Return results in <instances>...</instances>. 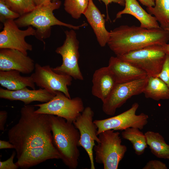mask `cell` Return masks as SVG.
<instances>
[{
	"label": "cell",
	"instance_id": "6da1fadb",
	"mask_svg": "<svg viewBox=\"0 0 169 169\" xmlns=\"http://www.w3.org/2000/svg\"><path fill=\"white\" fill-rule=\"evenodd\" d=\"M35 110L33 105H25L21 109L18 122L8 131L9 141L16 152V163L39 151L55 148L48 115Z\"/></svg>",
	"mask_w": 169,
	"mask_h": 169
},
{
	"label": "cell",
	"instance_id": "7a4b0ae2",
	"mask_svg": "<svg viewBox=\"0 0 169 169\" xmlns=\"http://www.w3.org/2000/svg\"><path fill=\"white\" fill-rule=\"evenodd\" d=\"M107 44L116 55L155 44L162 45L169 41V31L161 27L147 29L122 25L110 32Z\"/></svg>",
	"mask_w": 169,
	"mask_h": 169
},
{
	"label": "cell",
	"instance_id": "3957f363",
	"mask_svg": "<svg viewBox=\"0 0 169 169\" xmlns=\"http://www.w3.org/2000/svg\"><path fill=\"white\" fill-rule=\"evenodd\" d=\"M54 146L63 163L70 169H76L80 155L78 148L80 135L73 123L57 116L48 115Z\"/></svg>",
	"mask_w": 169,
	"mask_h": 169
},
{
	"label": "cell",
	"instance_id": "277c9868",
	"mask_svg": "<svg viewBox=\"0 0 169 169\" xmlns=\"http://www.w3.org/2000/svg\"><path fill=\"white\" fill-rule=\"evenodd\" d=\"M61 5V2L60 1L45 2L36 6L33 11L21 16L14 21L18 27L29 26L35 27L36 33L34 36L44 43V39L50 36L51 28L54 25L64 26L74 30L79 29L81 27L87 26L86 23L74 26L58 20L55 17L53 12L55 10L59 9Z\"/></svg>",
	"mask_w": 169,
	"mask_h": 169
},
{
	"label": "cell",
	"instance_id": "5b68a950",
	"mask_svg": "<svg viewBox=\"0 0 169 169\" xmlns=\"http://www.w3.org/2000/svg\"><path fill=\"white\" fill-rule=\"evenodd\" d=\"M120 133L113 130L104 131L98 135L100 142L94 146L95 160L102 164L104 169H117L120 161L127 151V147L121 144Z\"/></svg>",
	"mask_w": 169,
	"mask_h": 169
},
{
	"label": "cell",
	"instance_id": "8992f818",
	"mask_svg": "<svg viewBox=\"0 0 169 169\" xmlns=\"http://www.w3.org/2000/svg\"><path fill=\"white\" fill-rule=\"evenodd\" d=\"M166 54L162 45L155 44L116 56L144 70L148 76L157 77L161 70Z\"/></svg>",
	"mask_w": 169,
	"mask_h": 169
},
{
	"label": "cell",
	"instance_id": "52a82bcc",
	"mask_svg": "<svg viewBox=\"0 0 169 169\" xmlns=\"http://www.w3.org/2000/svg\"><path fill=\"white\" fill-rule=\"evenodd\" d=\"M33 105L38 107L35 110L37 113L59 116L71 123H73L85 108L81 98L76 97L69 98L59 91H56L55 95L48 102Z\"/></svg>",
	"mask_w": 169,
	"mask_h": 169
},
{
	"label": "cell",
	"instance_id": "ba28073f",
	"mask_svg": "<svg viewBox=\"0 0 169 169\" xmlns=\"http://www.w3.org/2000/svg\"><path fill=\"white\" fill-rule=\"evenodd\" d=\"M74 30L65 31V40L63 45L55 50L62 57V64L52 69L57 73L68 75L75 79L82 80L84 77L78 64L79 42Z\"/></svg>",
	"mask_w": 169,
	"mask_h": 169
},
{
	"label": "cell",
	"instance_id": "9c48e42d",
	"mask_svg": "<svg viewBox=\"0 0 169 169\" xmlns=\"http://www.w3.org/2000/svg\"><path fill=\"white\" fill-rule=\"evenodd\" d=\"M139 106L138 103L135 102L130 108L119 115L104 119L94 120L97 127V135L108 130L123 131L129 127L142 129L147 124L149 117L143 113L136 115Z\"/></svg>",
	"mask_w": 169,
	"mask_h": 169
},
{
	"label": "cell",
	"instance_id": "30bf717a",
	"mask_svg": "<svg viewBox=\"0 0 169 169\" xmlns=\"http://www.w3.org/2000/svg\"><path fill=\"white\" fill-rule=\"evenodd\" d=\"M148 76L146 78L117 84L105 100L102 109L108 115H114L120 108L132 96L143 93L147 84Z\"/></svg>",
	"mask_w": 169,
	"mask_h": 169
},
{
	"label": "cell",
	"instance_id": "8fae6325",
	"mask_svg": "<svg viewBox=\"0 0 169 169\" xmlns=\"http://www.w3.org/2000/svg\"><path fill=\"white\" fill-rule=\"evenodd\" d=\"M94 116L93 110L87 106L73 122L80 133L79 146L82 147L87 153L91 169H95L93 151L95 141L97 143L100 142L97 134V127L93 120Z\"/></svg>",
	"mask_w": 169,
	"mask_h": 169
},
{
	"label": "cell",
	"instance_id": "7c38bea8",
	"mask_svg": "<svg viewBox=\"0 0 169 169\" xmlns=\"http://www.w3.org/2000/svg\"><path fill=\"white\" fill-rule=\"evenodd\" d=\"M31 76L37 86L53 92L60 91L71 98L68 88L72 84L70 76L55 72L49 65L41 66L36 63L34 72Z\"/></svg>",
	"mask_w": 169,
	"mask_h": 169
},
{
	"label": "cell",
	"instance_id": "4fadbf2b",
	"mask_svg": "<svg viewBox=\"0 0 169 169\" xmlns=\"http://www.w3.org/2000/svg\"><path fill=\"white\" fill-rule=\"evenodd\" d=\"M3 23V30L0 33V49L17 50L27 55L28 51H32L33 47L25 41V38L35 36L36 30L31 26L26 30H20L14 20H8Z\"/></svg>",
	"mask_w": 169,
	"mask_h": 169
},
{
	"label": "cell",
	"instance_id": "5bb4252c",
	"mask_svg": "<svg viewBox=\"0 0 169 169\" xmlns=\"http://www.w3.org/2000/svg\"><path fill=\"white\" fill-rule=\"evenodd\" d=\"M33 60L21 52L9 49H0V71L15 70L24 74L35 69Z\"/></svg>",
	"mask_w": 169,
	"mask_h": 169
},
{
	"label": "cell",
	"instance_id": "9a60e30c",
	"mask_svg": "<svg viewBox=\"0 0 169 169\" xmlns=\"http://www.w3.org/2000/svg\"><path fill=\"white\" fill-rule=\"evenodd\" d=\"M55 92L45 89L29 90L26 87L19 90L13 91L0 88V98L10 100H20L25 105H28L33 101L43 103L50 100L56 95Z\"/></svg>",
	"mask_w": 169,
	"mask_h": 169
},
{
	"label": "cell",
	"instance_id": "2e32d148",
	"mask_svg": "<svg viewBox=\"0 0 169 169\" xmlns=\"http://www.w3.org/2000/svg\"><path fill=\"white\" fill-rule=\"evenodd\" d=\"M108 66L113 74L117 84L144 79L148 76L144 70L117 56L110 57Z\"/></svg>",
	"mask_w": 169,
	"mask_h": 169
},
{
	"label": "cell",
	"instance_id": "e0dca14e",
	"mask_svg": "<svg viewBox=\"0 0 169 169\" xmlns=\"http://www.w3.org/2000/svg\"><path fill=\"white\" fill-rule=\"evenodd\" d=\"M91 93L103 102L117 84L115 76L109 67L96 70L92 78Z\"/></svg>",
	"mask_w": 169,
	"mask_h": 169
},
{
	"label": "cell",
	"instance_id": "ac0fdd59",
	"mask_svg": "<svg viewBox=\"0 0 169 169\" xmlns=\"http://www.w3.org/2000/svg\"><path fill=\"white\" fill-rule=\"evenodd\" d=\"M89 0L87 8L83 14L93 29L99 44L104 47L109 40L110 32L105 28L104 15L101 14L93 0Z\"/></svg>",
	"mask_w": 169,
	"mask_h": 169
},
{
	"label": "cell",
	"instance_id": "d6986e66",
	"mask_svg": "<svg viewBox=\"0 0 169 169\" xmlns=\"http://www.w3.org/2000/svg\"><path fill=\"white\" fill-rule=\"evenodd\" d=\"M125 8L116 14L115 20L124 14L131 15L140 23V26L147 29L158 28L159 26L156 18L146 12L136 0H125Z\"/></svg>",
	"mask_w": 169,
	"mask_h": 169
},
{
	"label": "cell",
	"instance_id": "ffe728a7",
	"mask_svg": "<svg viewBox=\"0 0 169 169\" xmlns=\"http://www.w3.org/2000/svg\"><path fill=\"white\" fill-rule=\"evenodd\" d=\"M15 70L0 71V84L10 90H17L29 87L35 89V84L31 77L23 76Z\"/></svg>",
	"mask_w": 169,
	"mask_h": 169
},
{
	"label": "cell",
	"instance_id": "44dd1931",
	"mask_svg": "<svg viewBox=\"0 0 169 169\" xmlns=\"http://www.w3.org/2000/svg\"><path fill=\"white\" fill-rule=\"evenodd\" d=\"M143 93L146 98L156 101L169 99V88L158 77L148 76L147 84Z\"/></svg>",
	"mask_w": 169,
	"mask_h": 169
},
{
	"label": "cell",
	"instance_id": "7402d4cb",
	"mask_svg": "<svg viewBox=\"0 0 169 169\" xmlns=\"http://www.w3.org/2000/svg\"><path fill=\"white\" fill-rule=\"evenodd\" d=\"M147 144L151 153L156 157L169 159V145L164 138L158 132L148 131L145 133Z\"/></svg>",
	"mask_w": 169,
	"mask_h": 169
},
{
	"label": "cell",
	"instance_id": "603a6c76",
	"mask_svg": "<svg viewBox=\"0 0 169 169\" xmlns=\"http://www.w3.org/2000/svg\"><path fill=\"white\" fill-rule=\"evenodd\" d=\"M123 138L129 141L132 144L135 153L140 156L142 154L147 147L146 136L139 128L129 127L122 132Z\"/></svg>",
	"mask_w": 169,
	"mask_h": 169
},
{
	"label": "cell",
	"instance_id": "cb8c5ba5",
	"mask_svg": "<svg viewBox=\"0 0 169 169\" xmlns=\"http://www.w3.org/2000/svg\"><path fill=\"white\" fill-rule=\"evenodd\" d=\"M155 6L146 7V10L156 18L161 27L166 29L169 27V0H155Z\"/></svg>",
	"mask_w": 169,
	"mask_h": 169
},
{
	"label": "cell",
	"instance_id": "d4e9b609",
	"mask_svg": "<svg viewBox=\"0 0 169 169\" xmlns=\"http://www.w3.org/2000/svg\"><path fill=\"white\" fill-rule=\"evenodd\" d=\"M89 0H64V9L74 18L78 19L86 10Z\"/></svg>",
	"mask_w": 169,
	"mask_h": 169
},
{
	"label": "cell",
	"instance_id": "484cf974",
	"mask_svg": "<svg viewBox=\"0 0 169 169\" xmlns=\"http://www.w3.org/2000/svg\"><path fill=\"white\" fill-rule=\"evenodd\" d=\"M5 1L11 9L21 16L32 11L36 7L33 0H5Z\"/></svg>",
	"mask_w": 169,
	"mask_h": 169
},
{
	"label": "cell",
	"instance_id": "4316f807",
	"mask_svg": "<svg viewBox=\"0 0 169 169\" xmlns=\"http://www.w3.org/2000/svg\"><path fill=\"white\" fill-rule=\"evenodd\" d=\"M21 16L18 13L11 9L6 4L5 0H0V21L4 23L8 20H14Z\"/></svg>",
	"mask_w": 169,
	"mask_h": 169
},
{
	"label": "cell",
	"instance_id": "83f0119b",
	"mask_svg": "<svg viewBox=\"0 0 169 169\" xmlns=\"http://www.w3.org/2000/svg\"><path fill=\"white\" fill-rule=\"evenodd\" d=\"M157 77L163 81L169 88V54H166L161 70Z\"/></svg>",
	"mask_w": 169,
	"mask_h": 169
},
{
	"label": "cell",
	"instance_id": "f1b7e54d",
	"mask_svg": "<svg viewBox=\"0 0 169 169\" xmlns=\"http://www.w3.org/2000/svg\"><path fill=\"white\" fill-rule=\"evenodd\" d=\"M16 155L15 151H13L10 157L4 161H0V169H17L18 167L13 162V159Z\"/></svg>",
	"mask_w": 169,
	"mask_h": 169
},
{
	"label": "cell",
	"instance_id": "f546056e",
	"mask_svg": "<svg viewBox=\"0 0 169 169\" xmlns=\"http://www.w3.org/2000/svg\"><path fill=\"white\" fill-rule=\"evenodd\" d=\"M143 169H167L166 164L157 160L149 161L142 168Z\"/></svg>",
	"mask_w": 169,
	"mask_h": 169
},
{
	"label": "cell",
	"instance_id": "4dcf8cb0",
	"mask_svg": "<svg viewBox=\"0 0 169 169\" xmlns=\"http://www.w3.org/2000/svg\"><path fill=\"white\" fill-rule=\"evenodd\" d=\"M8 113L5 110L0 111V130L3 131L4 129V125L7 120Z\"/></svg>",
	"mask_w": 169,
	"mask_h": 169
},
{
	"label": "cell",
	"instance_id": "1f68e13d",
	"mask_svg": "<svg viewBox=\"0 0 169 169\" xmlns=\"http://www.w3.org/2000/svg\"><path fill=\"white\" fill-rule=\"evenodd\" d=\"M100 1H102L105 4L107 9L108 5L110 3H117L120 5L124 6L125 5V0H98Z\"/></svg>",
	"mask_w": 169,
	"mask_h": 169
},
{
	"label": "cell",
	"instance_id": "d6a6232c",
	"mask_svg": "<svg viewBox=\"0 0 169 169\" xmlns=\"http://www.w3.org/2000/svg\"><path fill=\"white\" fill-rule=\"evenodd\" d=\"M14 148V146L9 141H0V149H12Z\"/></svg>",
	"mask_w": 169,
	"mask_h": 169
},
{
	"label": "cell",
	"instance_id": "836d02e7",
	"mask_svg": "<svg viewBox=\"0 0 169 169\" xmlns=\"http://www.w3.org/2000/svg\"><path fill=\"white\" fill-rule=\"evenodd\" d=\"M143 5L146 7H153L155 5V0H138Z\"/></svg>",
	"mask_w": 169,
	"mask_h": 169
},
{
	"label": "cell",
	"instance_id": "e575fe53",
	"mask_svg": "<svg viewBox=\"0 0 169 169\" xmlns=\"http://www.w3.org/2000/svg\"><path fill=\"white\" fill-rule=\"evenodd\" d=\"M36 6L39 5L44 3L51 1V0H33Z\"/></svg>",
	"mask_w": 169,
	"mask_h": 169
},
{
	"label": "cell",
	"instance_id": "d590c367",
	"mask_svg": "<svg viewBox=\"0 0 169 169\" xmlns=\"http://www.w3.org/2000/svg\"><path fill=\"white\" fill-rule=\"evenodd\" d=\"M166 54H169V44H165L162 45Z\"/></svg>",
	"mask_w": 169,
	"mask_h": 169
},
{
	"label": "cell",
	"instance_id": "8d00e7d4",
	"mask_svg": "<svg viewBox=\"0 0 169 169\" xmlns=\"http://www.w3.org/2000/svg\"><path fill=\"white\" fill-rule=\"evenodd\" d=\"M59 1V0H52V1L53 2H56Z\"/></svg>",
	"mask_w": 169,
	"mask_h": 169
},
{
	"label": "cell",
	"instance_id": "74e56055",
	"mask_svg": "<svg viewBox=\"0 0 169 169\" xmlns=\"http://www.w3.org/2000/svg\"><path fill=\"white\" fill-rule=\"evenodd\" d=\"M165 29L169 31V27L166 28Z\"/></svg>",
	"mask_w": 169,
	"mask_h": 169
}]
</instances>
